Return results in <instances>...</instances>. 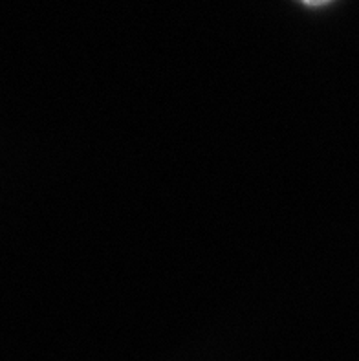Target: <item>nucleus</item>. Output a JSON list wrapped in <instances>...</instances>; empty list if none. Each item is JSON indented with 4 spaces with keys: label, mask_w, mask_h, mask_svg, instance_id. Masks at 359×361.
Returning a JSON list of instances; mask_svg holds the SVG:
<instances>
[{
    "label": "nucleus",
    "mask_w": 359,
    "mask_h": 361,
    "mask_svg": "<svg viewBox=\"0 0 359 361\" xmlns=\"http://www.w3.org/2000/svg\"><path fill=\"white\" fill-rule=\"evenodd\" d=\"M297 2H300L306 8H323V6L334 2V0H297Z\"/></svg>",
    "instance_id": "obj_1"
}]
</instances>
